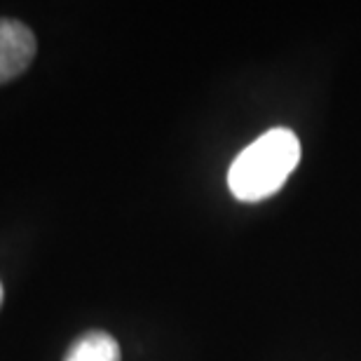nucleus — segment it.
Segmentation results:
<instances>
[{"mask_svg": "<svg viewBox=\"0 0 361 361\" xmlns=\"http://www.w3.org/2000/svg\"><path fill=\"white\" fill-rule=\"evenodd\" d=\"M298 160V136L284 127L270 129L235 157L228 171V188L240 202H261L286 183Z\"/></svg>", "mask_w": 361, "mask_h": 361, "instance_id": "1", "label": "nucleus"}, {"mask_svg": "<svg viewBox=\"0 0 361 361\" xmlns=\"http://www.w3.org/2000/svg\"><path fill=\"white\" fill-rule=\"evenodd\" d=\"M35 56L31 28L17 19H0V85L19 78Z\"/></svg>", "mask_w": 361, "mask_h": 361, "instance_id": "2", "label": "nucleus"}, {"mask_svg": "<svg viewBox=\"0 0 361 361\" xmlns=\"http://www.w3.org/2000/svg\"><path fill=\"white\" fill-rule=\"evenodd\" d=\"M63 361H120V345L111 334L90 331L71 345Z\"/></svg>", "mask_w": 361, "mask_h": 361, "instance_id": "3", "label": "nucleus"}, {"mask_svg": "<svg viewBox=\"0 0 361 361\" xmlns=\"http://www.w3.org/2000/svg\"><path fill=\"white\" fill-rule=\"evenodd\" d=\"M3 298H5V293H3V284H0V305H3Z\"/></svg>", "mask_w": 361, "mask_h": 361, "instance_id": "4", "label": "nucleus"}]
</instances>
